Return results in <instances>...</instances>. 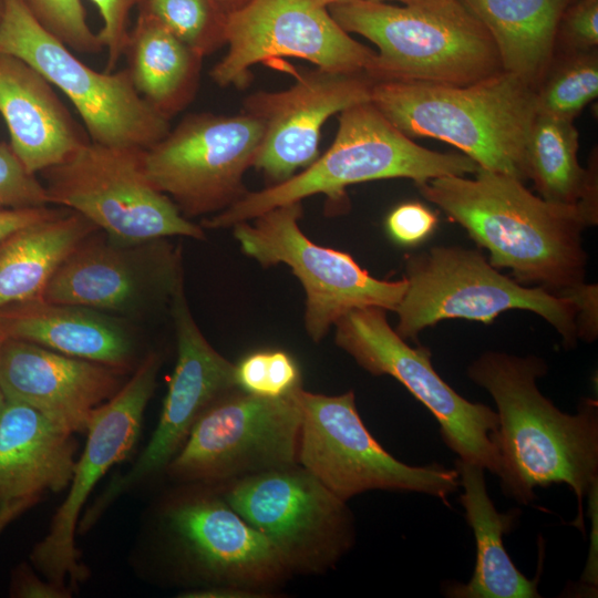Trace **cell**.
<instances>
[{
	"label": "cell",
	"mask_w": 598,
	"mask_h": 598,
	"mask_svg": "<svg viewBox=\"0 0 598 598\" xmlns=\"http://www.w3.org/2000/svg\"><path fill=\"white\" fill-rule=\"evenodd\" d=\"M415 186L519 283L565 297L586 282L581 234L597 224L598 206L550 203L520 179L480 166L471 178L440 176Z\"/></svg>",
	"instance_id": "1"
},
{
	"label": "cell",
	"mask_w": 598,
	"mask_h": 598,
	"mask_svg": "<svg viewBox=\"0 0 598 598\" xmlns=\"http://www.w3.org/2000/svg\"><path fill=\"white\" fill-rule=\"evenodd\" d=\"M547 371L533 354L486 351L468 365L467 375L497 406L503 493L527 505L536 487L567 484L578 505L574 525L582 530V501L598 483V403L585 399L576 414L561 412L537 388Z\"/></svg>",
	"instance_id": "2"
},
{
	"label": "cell",
	"mask_w": 598,
	"mask_h": 598,
	"mask_svg": "<svg viewBox=\"0 0 598 598\" xmlns=\"http://www.w3.org/2000/svg\"><path fill=\"white\" fill-rule=\"evenodd\" d=\"M370 102L410 138L446 142L480 167L528 179L536 90L513 73L466 85L374 81Z\"/></svg>",
	"instance_id": "3"
},
{
	"label": "cell",
	"mask_w": 598,
	"mask_h": 598,
	"mask_svg": "<svg viewBox=\"0 0 598 598\" xmlns=\"http://www.w3.org/2000/svg\"><path fill=\"white\" fill-rule=\"evenodd\" d=\"M477 167L463 153H440L420 146L368 101L340 113L331 146L301 173L261 190L247 192L200 226L229 228L316 194L344 208L346 188L350 185L388 178H410L417 185L440 176L473 175Z\"/></svg>",
	"instance_id": "4"
},
{
	"label": "cell",
	"mask_w": 598,
	"mask_h": 598,
	"mask_svg": "<svg viewBox=\"0 0 598 598\" xmlns=\"http://www.w3.org/2000/svg\"><path fill=\"white\" fill-rule=\"evenodd\" d=\"M347 32L377 48L374 81L466 85L502 71L494 40L457 0L393 6L348 0L327 8Z\"/></svg>",
	"instance_id": "5"
},
{
	"label": "cell",
	"mask_w": 598,
	"mask_h": 598,
	"mask_svg": "<svg viewBox=\"0 0 598 598\" xmlns=\"http://www.w3.org/2000/svg\"><path fill=\"white\" fill-rule=\"evenodd\" d=\"M406 290L394 312V330L416 340L425 328L446 319L491 323L507 310H527L545 319L566 349L578 340L576 303L535 286L527 287L501 274L476 249L435 246L405 258Z\"/></svg>",
	"instance_id": "6"
},
{
	"label": "cell",
	"mask_w": 598,
	"mask_h": 598,
	"mask_svg": "<svg viewBox=\"0 0 598 598\" xmlns=\"http://www.w3.org/2000/svg\"><path fill=\"white\" fill-rule=\"evenodd\" d=\"M42 173L50 204L81 214L115 239L205 238L204 228L188 220L152 184L144 167V148L89 140Z\"/></svg>",
	"instance_id": "7"
},
{
	"label": "cell",
	"mask_w": 598,
	"mask_h": 598,
	"mask_svg": "<svg viewBox=\"0 0 598 598\" xmlns=\"http://www.w3.org/2000/svg\"><path fill=\"white\" fill-rule=\"evenodd\" d=\"M0 52L39 71L72 103L92 142L148 148L171 128L169 121L137 93L126 69L99 72L50 34L22 0H6Z\"/></svg>",
	"instance_id": "8"
},
{
	"label": "cell",
	"mask_w": 598,
	"mask_h": 598,
	"mask_svg": "<svg viewBox=\"0 0 598 598\" xmlns=\"http://www.w3.org/2000/svg\"><path fill=\"white\" fill-rule=\"evenodd\" d=\"M300 410L297 462L342 501L372 489L447 496L460 486L455 468L411 466L385 451L365 427L353 391L324 395L293 389Z\"/></svg>",
	"instance_id": "9"
},
{
	"label": "cell",
	"mask_w": 598,
	"mask_h": 598,
	"mask_svg": "<svg viewBox=\"0 0 598 598\" xmlns=\"http://www.w3.org/2000/svg\"><path fill=\"white\" fill-rule=\"evenodd\" d=\"M301 202L269 209L254 224L233 226L244 254L264 267L287 265L306 293L305 327L319 342L347 312L364 307L394 311L406 290L404 278L378 279L349 254L311 241L301 230Z\"/></svg>",
	"instance_id": "10"
},
{
	"label": "cell",
	"mask_w": 598,
	"mask_h": 598,
	"mask_svg": "<svg viewBox=\"0 0 598 598\" xmlns=\"http://www.w3.org/2000/svg\"><path fill=\"white\" fill-rule=\"evenodd\" d=\"M334 327L336 344L361 368L394 378L432 413L444 443L460 460L498 474L496 411L451 388L433 368L429 348L408 344L388 322L386 310L378 307L353 309Z\"/></svg>",
	"instance_id": "11"
},
{
	"label": "cell",
	"mask_w": 598,
	"mask_h": 598,
	"mask_svg": "<svg viewBox=\"0 0 598 598\" xmlns=\"http://www.w3.org/2000/svg\"><path fill=\"white\" fill-rule=\"evenodd\" d=\"M262 133L261 123L245 112L192 113L144 150L145 172L186 218L217 214L247 194L244 175Z\"/></svg>",
	"instance_id": "12"
},
{
	"label": "cell",
	"mask_w": 598,
	"mask_h": 598,
	"mask_svg": "<svg viewBox=\"0 0 598 598\" xmlns=\"http://www.w3.org/2000/svg\"><path fill=\"white\" fill-rule=\"evenodd\" d=\"M223 498L272 544L291 573H322L353 543L346 502L301 465L231 481Z\"/></svg>",
	"instance_id": "13"
},
{
	"label": "cell",
	"mask_w": 598,
	"mask_h": 598,
	"mask_svg": "<svg viewBox=\"0 0 598 598\" xmlns=\"http://www.w3.org/2000/svg\"><path fill=\"white\" fill-rule=\"evenodd\" d=\"M300 422L293 390L266 398L236 389L199 415L166 470L184 482H217L297 464Z\"/></svg>",
	"instance_id": "14"
},
{
	"label": "cell",
	"mask_w": 598,
	"mask_h": 598,
	"mask_svg": "<svg viewBox=\"0 0 598 598\" xmlns=\"http://www.w3.org/2000/svg\"><path fill=\"white\" fill-rule=\"evenodd\" d=\"M226 44L227 53L209 73L224 87H245L252 65L276 58L349 73H369L375 58L313 0H251L227 17Z\"/></svg>",
	"instance_id": "15"
},
{
	"label": "cell",
	"mask_w": 598,
	"mask_h": 598,
	"mask_svg": "<svg viewBox=\"0 0 598 598\" xmlns=\"http://www.w3.org/2000/svg\"><path fill=\"white\" fill-rule=\"evenodd\" d=\"M183 282L182 256L166 238L126 243L99 229L58 267L41 299L132 316L169 305Z\"/></svg>",
	"instance_id": "16"
},
{
	"label": "cell",
	"mask_w": 598,
	"mask_h": 598,
	"mask_svg": "<svg viewBox=\"0 0 598 598\" xmlns=\"http://www.w3.org/2000/svg\"><path fill=\"white\" fill-rule=\"evenodd\" d=\"M161 359L151 353L128 381L95 408L86 426V443L75 462L69 492L58 508L49 533L31 553L33 565L45 578L63 588H74L86 571L75 547V528L83 505L100 478L133 448L146 405L152 398Z\"/></svg>",
	"instance_id": "17"
},
{
	"label": "cell",
	"mask_w": 598,
	"mask_h": 598,
	"mask_svg": "<svg viewBox=\"0 0 598 598\" xmlns=\"http://www.w3.org/2000/svg\"><path fill=\"white\" fill-rule=\"evenodd\" d=\"M177 339V361L158 424L130 471L115 477L86 513L89 527L118 495L166 468L186 441L199 415L214 402L239 389L236 364L218 353L199 330L189 310L184 283L169 302Z\"/></svg>",
	"instance_id": "18"
},
{
	"label": "cell",
	"mask_w": 598,
	"mask_h": 598,
	"mask_svg": "<svg viewBox=\"0 0 598 598\" xmlns=\"http://www.w3.org/2000/svg\"><path fill=\"white\" fill-rule=\"evenodd\" d=\"M374 80L365 72L317 68L301 74L287 90L258 91L244 101V112L262 126L254 167L270 185L281 183L318 157L320 133L332 115L370 101Z\"/></svg>",
	"instance_id": "19"
},
{
	"label": "cell",
	"mask_w": 598,
	"mask_h": 598,
	"mask_svg": "<svg viewBox=\"0 0 598 598\" xmlns=\"http://www.w3.org/2000/svg\"><path fill=\"white\" fill-rule=\"evenodd\" d=\"M166 519L182 554L209 585L267 594L291 573L272 544L223 497L185 498L167 511Z\"/></svg>",
	"instance_id": "20"
},
{
	"label": "cell",
	"mask_w": 598,
	"mask_h": 598,
	"mask_svg": "<svg viewBox=\"0 0 598 598\" xmlns=\"http://www.w3.org/2000/svg\"><path fill=\"white\" fill-rule=\"evenodd\" d=\"M122 371L6 338L0 347V390L72 434L85 432L92 411L124 384Z\"/></svg>",
	"instance_id": "21"
},
{
	"label": "cell",
	"mask_w": 598,
	"mask_h": 598,
	"mask_svg": "<svg viewBox=\"0 0 598 598\" xmlns=\"http://www.w3.org/2000/svg\"><path fill=\"white\" fill-rule=\"evenodd\" d=\"M0 115L24 168L42 173L90 138L54 86L25 61L0 52Z\"/></svg>",
	"instance_id": "22"
},
{
	"label": "cell",
	"mask_w": 598,
	"mask_h": 598,
	"mask_svg": "<svg viewBox=\"0 0 598 598\" xmlns=\"http://www.w3.org/2000/svg\"><path fill=\"white\" fill-rule=\"evenodd\" d=\"M4 338L39 344L59 353L130 370L136 341L124 319L100 310L37 299L0 309Z\"/></svg>",
	"instance_id": "23"
},
{
	"label": "cell",
	"mask_w": 598,
	"mask_h": 598,
	"mask_svg": "<svg viewBox=\"0 0 598 598\" xmlns=\"http://www.w3.org/2000/svg\"><path fill=\"white\" fill-rule=\"evenodd\" d=\"M75 450L72 433L34 408L6 399L0 414V508L68 487Z\"/></svg>",
	"instance_id": "24"
},
{
	"label": "cell",
	"mask_w": 598,
	"mask_h": 598,
	"mask_svg": "<svg viewBox=\"0 0 598 598\" xmlns=\"http://www.w3.org/2000/svg\"><path fill=\"white\" fill-rule=\"evenodd\" d=\"M455 470L464 492L460 502L476 542V563L466 584L451 582L444 592L452 598H539L538 579H528L508 556L503 537L513 530L520 511L502 513L488 496L484 468L457 460Z\"/></svg>",
	"instance_id": "25"
},
{
	"label": "cell",
	"mask_w": 598,
	"mask_h": 598,
	"mask_svg": "<svg viewBox=\"0 0 598 598\" xmlns=\"http://www.w3.org/2000/svg\"><path fill=\"white\" fill-rule=\"evenodd\" d=\"M123 55L133 86L163 117L169 121L193 101L204 56L147 12L138 10Z\"/></svg>",
	"instance_id": "26"
},
{
	"label": "cell",
	"mask_w": 598,
	"mask_h": 598,
	"mask_svg": "<svg viewBox=\"0 0 598 598\" xmlns=\"http://www.w3.org/2000/svg\"><path fill=\"white\" fill-rule=\"evenodd\" d=\"M488 31L503 71L538 87L549 71L557 29L575 0H457Z\"/></svg>",
	"instance_id": "27"
},
{
	"label": "cell",
	"mask_w": 598,
	"mask_h": 598,
	"mask_svg": "<svg viewBox=\"0 0 598 598\" xmlns=\"http://www.w3.org/2000/svg\"><path fill=\"white\" fill-rule=\"evenodd\" d=\"M99 228L81 214L59 215L24 226L0 240V309L41 299L70 252Z\"/></svg>",
	"instance_id": "28"
},
{
	"label": "cell",
	"mask_w": 598,
	"mask_h": 598,
	"mask_svg": "<svg viewBox=\"0 0 598 598\" xmlns=\"http://www.w3.org/2000/svg\"><path fill=\"white\" fill-rule=\"evenodd\" d=\"M571 121L537 114L527 141L528 179L540 197L561 205L598 206L597 165L581 167Z\"/></svg>",
	"instance_id": "29"
},
{
	"label": "cell",
	"mask_w": 598,
	"mask_h": 598,
	"mask_svg": "<svg viewBox=\"0 0 598 598\" xmlns=\"http://www.w3.org/2000/svg\"><path fill=\"white\" fill-rule=\"evenodd\" d=\"M597 94V50L570 53L536 89L537 114L574 122Z\"/></svg>",
	"instance_id": "30"
},
{
	"label": "cell",
	"mask_w": 598,
	"mask_h": 598,
	"mask_svg": "<svg viewBox=\"0 0 598 598\" xmlns=\"http://www.w3.org/2000/svg\"><path fill=\"white\" fill-rule=\"evenodd\" d=\"M137 9L154 17L204 58L226 44L227 17L209 0H142Z\"/></svg>",
	"instance_id": "31"
},
{
	"label": "cell",
	"mask_w": 598,
	"mask_h": 598,
	"mask_svg": "<svg viewBox=\"0 0 598 598\" xmlns=\"http://www.w3.org/2000/svg\"><path fill=\"white\" fill-rule=\"evenodd\" d=\"M34 19L54 38L78 53L103 49L87 22L81 0H22Z\"/></svg>",
	"instance_id": "32"
},
{
	"label": "cell",
	"mask_w": 598,
	"mask_h": 598,
	"mask_svg": "<svg viewBox=\"0 0 598 598\" xmlns=\"http://www.w3.org/2000/svg\"><path fill=\"white\" fill-rule=\"evenodd\" d=\"M236 383L247 393L279 398L300 385V372L285 351H257L236 364Z\"/></svg>",
	"instance_id": "33"
},
{
	"label": "cell",
	"mask_w": 598,
	"mask_h": 598,
	"mask_svg": "<svg viewBox=\"0 0 598 598\" xmlns=\"http://www.w3.org/2000/svg\"><path fill=\"white\" fill-rule=\"evenodd\" d=\"M49 204L44 185L24 168L10 144L0 142V209Z\"/></svg>",
	"instance_id": "34"
},
{
	"label": "cell",
	"mask_w": 598,
	"mask_h": 598,
	"mask_svg": "<svg viewBox=\"0 0 598 598\" xmlns=\"http://www.w3.org/2000/svg\"><path fill=\"white\" fill-rule=\"evenodd\" d=\"M569 53L596 50L598 44V0H575L564 11L556 41Z\"/></svg>",
	"instance_id": "35"
},
{
	"label": "cell",
	"mask_w": 598,
	"mask_h": 598,
	"mask_svg": "<svg viewBox=\"0 0 598 598\" xmlns=\"http://www.w3.org/2000/svg\"><path fill=\"white\" fill-rule=\"evenodd\" d=\"M90 1L95 4L102 19V27L97 34L107 55L105 71L112 72L123 56L131 13L142 0Z\"/></svg>",
	"instance_id": "36"
},
{
	"label": "cell",
	"mask_w": 598,
	"mask_h": 598,
	"mask_svg": "<svg viewBox=\"0 0 598 598\" xmlns=\"http://www.w3.org/2000/svg\"><path fill=\"white\" fill-rule=\"evenodd\" d=\"M436 214L419 202H406L393 208L386 217V230L398 243L415 246L424 241L436 228Z\"/></svg>",
	"instance_id": "37"
},
{
	"label": "cell",
	"mask_w": 598,
	"mask_h": 598,
	"mask_svg": "<svg viewBox=\"0 0 598 598\" xmlns=\"http://www.w3.org/2000/svg\"><path fill=\"white\" fill-rule=\"evenodd\" d=\"M10 594L22 598H62L68 596L66 588L58 586L48 579L44 581L23 564L12 576Z\"/></svg>",
	"instance_id": "38"
},
{
	"label": "cell",
	"mask_w": 598,
	"mask_h": 598,
	"mask_svg": "<svg viewBox=\"0 0 598 598\" xmlns=\"http://www.w3.org/2000/svg\"><path fill=\"white\" fill-rule=\"evenodd\" d=\"M63 210L49 206L0 209V240L24 226L53 217Z\"/></svg>",
	"instance_id": "39"
},
{
	"label": "cell",
	"mask_w": 598,
	"mask_h": 598,
	"mask_svg": "<svg viewBox=\"0 0 598 598\" xmlns=\"http://www.w3.org/2000/svg\"><path fill=\"white\" fill-rule=\"evenodd\" d=\"M597 486L598 483L595 484L589 493V511H590V517H591V542H590V551L588 555L587 563L585 565V570L581 577V580L586 584L595 585L597 586V579H598V556H597Z\"/></svg>",
	"instance_id": "40"
},
{
	"label": "cell",
	"mask_w": 598,
	"mask_h": 598,
	"mask_svg": "<svg viewBox=\"0 0 598 598\" xmlns=\"http://www.w3.org/2000/svg\"><path fill=\"white\" fill-rule=\"evenodd\" d=\"M185 598H257L265 597L264 592L236 586L208 585L179 595Z\"/></svg>",
	"instance_id": "41"
},
{
	"label": "cell",
	"mask_w": 598,
	"mask_h": 598,
	"mask_svg": "<svg viewBox=\"0 0 598 598\" xmlns=\"http://www.w3.org/2000/svg\"><path fill=\"white\" fill-rule=\"evenodd\" d=\"M40 497H28L9 503L0 508V534L23 512L34 505Z\"/></svg>",
	"instance_id": "42"
},
{
	"label": "cell",
	"mask_w": 598,
	"mask_h": 598,
	"mask_svg": "<svg viewBox=\"0 0 598 598\" xmlns=\"http://www.w3.org/2000/svg\"><path fill=\"white\" fill-rule=\"evenodd\" d=\"M212 4L225 17L243 9L251 0H209Z\"/></svg>",
	"instance_id": "43"
},
{
	"label": "cell",
	"mask_w": 598,
	"mask_h": 598,
	"mask_svg": "<svg viewBox=\"0 0 598 598\" xmlns=\"http://www.w3.org/2000/svg\"><path fill=\"white\" fill-rule=\"evenodd\" d=\"M377 1H382V0H377ZM398 1L404 3V6H427V4H434V3L441 2L443 0H398Z\"/></svg>",
	"instance_id": "44"
},
{
	"label": "cell",
	"mask_w": 598,
	"mask_h": 598,
	"mask_svg": "<svg viewBox=\"0 0 598 598\" xmlns=\"http://www.w3.org/2000/svg\"><path fill=\"white\" fill-rule=\"evenodd\" d=\"M313 1L317 2L318 4L324 7V8H328V7L332 6V4L344 2V1H348V0H313Z\"/></svg>",
	"instance_id": "45"
},
{
	"label": "cell",
	"mask_w": 598,
	"mask_h": 598,
	"mask_svg": "<svg viewBox=\"0 0 598 598\" xmlns=\"http://www.w3.org/2000/svg\"><path fill=\"white\" fill-rule=\"evenodd\" d=\"M4 402H6V396L3 395L2 391L0 390V414H1V411L3 409Z\"/></svg>",
	"instance_id": "46"
},
{
	"label": "cell",
	"mask_w": 598,
	"mask_h": 598,
	"mask_svg": "<svg viewBox=\"0 0 598 598\" xmlns=\"http://www.w3.org/2000/svg\"><path fill=\"white\" fill-rule=\"evenodd\" d=\"M4 3H6V0H0V21L3 14Z\"/></svg>",
	"instance_id": "47"
},
{
	"label": "cell",
	"mask_w": 598,
	"mask_h": 598,
	"mask_svg": "<svg viewBox=\"0 0 598 598\" xmlns=\"http://www.w3.org/2000/svg\"><path fill=\"white\" fill-rule=\"evenodd\" d=\"M4 339H6V338H4L3 333H2L1 330H0V347H1V344H2V342H3Z\"/></svg>",
	"instance_id": "48"
}]
</instances>
